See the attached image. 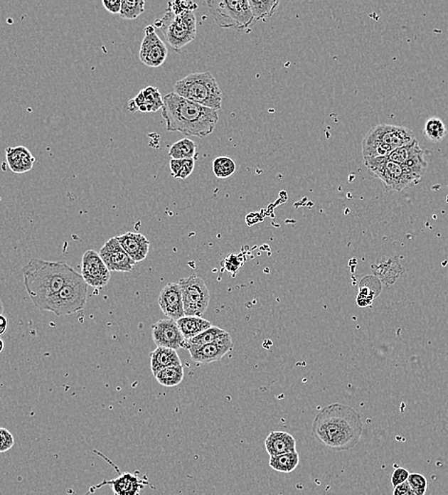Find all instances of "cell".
<instances>
[{
    "mask_svg": "<svg viewBox=\"0 0 448 495\" xmlns=\"http://www.w3.org/2000/svg\"><path fill=\"white\" fill-rule=\"evenodd\" d=\"M313 437L334 451H349L362 438L363 423L360 413L347 405L334 403L321 409L314 418Z\"/></svg>",
    "mask_w": 448,
    "mask_h": 495,
    "instance_id": "1",
    "label": "cell"
},
{
    "mask_svg": "<svg viewBox=\"0 0 448 495\" xmlns=\"http://www.w3.org/2000/svg\"><path fill=\"white\" fill-rule=\"evenodd\" d=\"M161 115L168 132H178L186 137L209 136L218 122V111L198 105L175 92L164 97Z\"/></svg>",
    "mask_w": 448,
    "mask_h": 495,
    "instance_id": "2",
    "label": "cell"
},
{
    "mask_svg": "<svg viewBox=\"0 0 448 495\" xmlns=\"http://www.w3.org/2000/svg\"><path fill=\"white\" fill-rule=\"evenodd\" d=\"M27 294L36 308L60 292L81 275L63 261H46L33 258L22 268Z\"/></svg>",
    "mask_w": 448,
    "mask_h": 495,
    "instance_id": "3",
    "label": "cell"
},
{
    "mask_svg": "<svg viewBox=\"0 0 448 495\" xmlns=\"http://www.w3.org/2000/svg\"><path fill=\"white\" fill-rule=\"evenodd\" d=\"M174 92L206 108L221 109L223 94L217 80L210 72L193 73L178 80L174 86Z\"/></svg>",
    "mask_w": 448,
    "mask_h": 495,
    "instance_id": "4",
    "label": "cell"
},
{
    "mask_svg": "<svg viewBox=\"0 0 448 495\" xmlns=\"http://www.w3.org/2000/svg\"><path fill=\"white\" fill-rule=\"evenodd\" d=\"M161 29L165 41L175 52H179L197 36V18L194 11L174 14L167 10L161 18L154 21Z\"/></svg>",
    "mask_w": 448,
    "mask_h": 495,
    "instance_id": "5",
    "label": "cell"
},
{
    "mask_svg": "<svg viewBox=\"0 0 448 495\" xmlns=\"http://www.w3.org/2000/svg\"><path fill=\"white\" fill-rule=\"evenodd\" d=\"M88 297V285L82 277L75 278L60 292L45 301L39 309L50 312L57 316H71L83 311Z\"/></svg>",
    "mask_w": 448,
    "mask_h": 495,
    "instance_id": "6",
    "label": "cell"
},
{
    "mask_svg": "<svg viewBox=\"0 0 448 495\" xmlns=\"http://www.w3.org/2000/svg\"><path fill=\"white\" fill-rule=\"evenodd\" d=\"M206 4L220 28L242 32L254 24L250 5L246 0H210Z\"/></svg>",
    "mask_w": 448,
    "mask_h": 495,
    "instance_id": "7",
    "label": "cell"
},
{
    "mask_svg": "<svg viewBox=\"0 0 448 495\" xmlns=\"http://www.w3.org/2000/svg\"><path fill=\"white\" fill-rule=\"evenodd\" d=\"M365 165L368 170L383 182L388 191L400 192L411 183L418 182L410 171L402 165L390 161L388 157L365 159Z\"/></svg>",
    "mask_w": 448,
    "mask_h": 495,
    "instance_id": "8",
    "label": "cell"
},
{
    "mask_svg": "<svg viewBox=\"0 0 448 495\" xmlns=\"http://www.w3.org/2000/svg\"><path fill=\"white\" fill-rule=\"evenodd\" d=\"M183 294L184 313L187 316L201 317L209 306L210 294L203 278L197 275L178 281Z\"/></svg>",
    "mask_w": 448,
    "mask_h": 495,
    "instance_id": "9",
    "label": "cell"
},
{
    "mask_svg": "<svg viewBox=\"0 0 448 495\" xmlns=\"http://www.w3.org/2000/svg\"><path fill=\"white\" fill-rule=\"evenodd\" d=\"M81 277L88 286L102 289L111 280V272L103 262L99 252L88 250L84 252L81 261Z\"/></svg>",
    "mask_w": 448,
    "mask_h": 495,
    "instance_id": "10",
    "label": "cell"
},
{
    "mask_svg": "<svg viewBox=\"0 0 448 495\" xmlns=\"http://www.w3.org/2000/svg\"><path fill=\"white\" fill-rule=\"evenodd\" d=\"M144 32L145 36L139 50V59L144 65L159 68L166 61L167 46L156 33L155 27L149 25L145 28Z\"/></svg>",
    "mask_w": 448,
    "mask_h": 495,
    "instance_id": "11",
    "label": "cell"
},
{
    "mask_svg": "<svg viewBox=\"0 0 448 495\" xmlns=\"http://www.w3.org/2000/svg\"><path fill=\"white\" fill-rule=\"evenodd\" d=\"M368 134L393 151L410 145L417 140L415 134L410 129L389 124H379L371 128Z\"/></svg>",
    "mask_w": 448,
    "mask_h": 495,
    "instance_id": "12",
    "label": "cell"
},
{
    "mask_svg": "<svg viewBox=\"0 0 448 495\" xmlns=\"http://www.w3.org/2000/svg\"><path fill=\"white\" fill-rule=\"evenodd\" d=\"M100 255L110 272H130L136 265V262L120 246L117 236L105 242L100 249Z\"/></svg>",
    "mask_w": 448,
    "mask_h": 495,
    "instance_id": "13",
    "label": "cell"
},
{
    "mask_svg": "<svg viewBox=\"0 0 448 495\" xmlns=\"http://www.w3.org/2000/svg\"><path fill=\"white\" fill-rule=\"evenodd\" d=\"M152 337L158 347L178 350L183 348L184 337L178 323L173 319H161L152 326Z\"/></svg>",
    "mask_w": 448,
    "mask_h": 495,
    "instance_id": "14",
    "label": "cell"
},
{
    "mask_svg": "<svg viewBox=\"0 0 448 495\" xmlns=\"http://www.w3.org/2000/svg\"><path fill=\"white\" fill-rule=\"evenodd\" d=\"M159 305L162 313L169 319L176 320L186 316L184 313L183 294L178 283H168L159 295Z\"/></svg>",
    "mask_w": 448,
    "mask_h": 495,
    "instance_id": "15",
    "label": "cell"
},
{
    "mask_svg": "<svg viewBox=\"0 0 448 495\" xmlns=\"http://www.w3.org/2000/svg\"><path fill=\"white\" fill-rule=\"evenodd\" d=\"M189 351L193 361L209 364V363L220 361L224 356L234 350V343L231 337L221 341L211 343L203 346H189Z\"/></svg>",
    "mask_w": 448,
    "mask_h": 495,
    "instance_id": "16",
    "label": "cell"
},
{
    "mask_svg": "<svg viewBox=\"0 0 448 495\" xmlns=\"http://www.w3.org/2000/svg\"><path fill=\"white\" fill-rule=\"evenodd\" d=\"M111 486L114 495H139L145 486L150 485L147 480L142 479L138 475L131 472H123L112 480H105L102 484L93 486L90 492H94L103 486Z\"/></svg>",
    "mask_w": 448,
    "mask_h": 495,
    "instance_id": "17",
    "label": "cell"
},
{
    "mask_svg": "<svg viewBox=\"0 0 448 495\" xmlns=\"http://www.w3.org/2000/svg\"><path fill=\"white\" fill-rule=\"evenodd\" d=\"M120 246L134 262H141L146 258L150 249V242L142 233H126L117 236Z\"/></svg>",
    "mask_w": 448,
    "mask_h": 495,
    "instance_id": "18",
    "label": "cell"
},
{
    "mask_svg": "<svg viewBox=\"0 0 448 495\" xmlns=\"http://www.w3.org/2000/svg\"><path fill=\"white\" fill-rule=\"evenodd\" d=\"M296 440L290 433L271 432L265 440V449L269 457H276L296 451Z\"/></svg>",
    "mask_w": 448,
    "mask_h": 495,
    "instance_id": "19",
    "label": "cell"
},
{
    "mask_svg": "<svg viewBox=\"0 0 448 495\" xmlns=\"http://www.w3.org/2000/svg\"><path fill=\"white\" fill-rule=\"evenodd\" d=\"M6 160L11 171L16 174H24L32 170L35 157L24 146L6 149Z\"/></svg>",
    "mask_w": 448,
    "mask_h": 495,
    "instance_id": "20",
    "label": "cell"
},
{
    "mask_svg": "<svg viewBox=\"0 0 448 495\" xmlns=\"http://www.w3.org/2000/svg\"><path fill=\"white\" fill-rule=\"evenodd\" d=\"M138 111L155 112L164 107V97L156 87L148 86L133 98Z\"/></svg>",
    "mask_w": 448,
    "mask_h": 495,
    "instance_id": "21",
    "label": "cell"
},
{
    "mask_svg": "<svg viewBox=\"0 0 448 495\" xmlns=\"http://www.w3.org/2000/svg\"><path fill=\"white\" fill-rule=\"evenodd\" d=\"M150 356L151 370L154 376L162 368L183 365L178 353L173 348L156 347V350L151 353Z\"/></svg>",
    "mask_w": 448,
    "mask_h": 495,
    "instance_id": "22",
    "label": "cell"
},
{
    "mask_svg": "<svg viewBox=\"0 0 448 495\" xmlns=\"http://www.w3.org/2000/svg\"><path fill=\"white\" fill-rule=\"evenodd\" d=\"M382 292V283L376 277H366L360 284V289L357 298V303L361 308L370 306L376 299L378 295Z\"/></svg>",
    "mask_w": 448,
    "mask_h": 495,
    "instance_id": "23",
    "label": "cell"
},
{
    "mask_svg": "<svg viewBox=\"0 0 448 495\" xmlns=\"http://www.w3.org/2000/svg\"><path fill=\"white\" fill-rule=\"evenodd\" d=\"M176 323H178L179 330H181L186 340L191 339L193 337L198 336V334L208 330L213 326L212 323L209 322L208 320L197 316H186L183 319H178Z\"/></svg>",
    "mask_w": 448,
    "mask_h": 495,
    "instance_id": "24",
    "label": "cell"
},
{
    "mask_svg": "<svg viewBox=\"0 0 448 495\" xmlns=\"http://www.w3.org/2000/svg\"><path fill=\"white\" fill-rule=\"evenodd\" d=\"M230 334L223 329L212 326L208 330L204 331L203 333L198 336L193 337L191 339L184 340L183 348H186L189 346H203L211 344V343L221 341V340L229 339Z\"/></svg>",
    "mask_w": 448,
    "mask_h": 495,
    "instance_id": "25",
    "label": "cell"
},
{
    "mask_svg": "<svg viewBox=\"0 0 448 495\" xmlns=\"http://www.w3.org/2000/svg\"><path fill=\"white\" fill-rule=\"evenodd\" d=\"M299 463V455L297 452L270 457V460H269V466L274 471L284 472V474H290V472L295 471Z\"/></svg>",
    "mask_w": 448,
    "mask_h": 495,
    "instance_id": "26",
    "label": "cell"
},
{
    "mask_svg": "<svg viewBox=\"0 0 448 495\" xmlns=\"http://www.w3.org/2000/svg\"><path fill=\"white\" fill-rule=\"evenodd\" d=\"M252 15L254 18V23L271 18L278 10L279 1L278 0H265V1H257V0H248Z\"/></svg>",
    "mask_w": 448,
    "mask_h": 495,
    "instance_id": "27",
    "label": "cell"
},
{
    "mask_svg": "<svg viewBox=\"0 0 448 495\" xmlns=\"http://www.w3.org/2000/svg\"><path fill=\"white\" fill-rule=\"evenodd\" d=\"M156 381L164 387H175L181 384L184 378V368L183 365L172 366L162 368L155 376Z\"/></svg>",
    "mask_w": 448,
    "mask_h": 495,
    "instance_id": "28",
    "label": "cell"
},
{
    "mask_svg": "<svg viewBox=\"0 0 448 495\" xmlns=\"http://www.w3.org/2000/svg\"><path fill=\"white\" fill-rule=\"evenodd\" d=\"M424 150L420 147L418 140L411 143L410 145L403 146V147L398 148L396 150L391 151L388 156L390 161L396 162L398 164L403 165L413 157L418 154L424 153Z\"/></svg>",
    "mask_w": 448,
    "mask_h": 495,
    "instance_id": "29",
    "label": "cell"
},
{
    "mask_svg": "<svg viewBox=\"0 0 448 495\" xmlns=\"http://www.w3.org/2000/svg\"><path fill=\"white\" fill-rule=\"evenodd\" d=\"M196 144L193 140L183 139L171 146L169 156L173 159H191L196 154Z\"/></svg>",
    "mask_w": 448,
    "mask_h": 495,
    "instance_id": "30",
    "label": "cell"
},
{
    "mask_svg": "<svg viewBox=\"0 0 448 495\" xmlns=\"http://www.w3.org/2000/svg\"><path fill=\"white\" fill-rule=\"evenodd\" d=\"M424 134L430 142L439 143L444 140L447 136V130L442 119L438 117H432L430 118L425 123Z\"/></svg>",
    "mask_w": 448,
    "mask_h": 495,
    "instance_id": "31",
    "label": "cell"
},
{
    "mask_svg": "<svg viewBox=\"0 0 448 495\" xmlns=\"http://www.w3.org/2000/svg\"><path fill=\"white\" fill-rule=\"evenodd\" d=\"M144 0H123L119 16L123 19H136L145 11Z\"/></svg>",
    "mask_w": 448,
    "mask_h": 495,
    "instance_id": "32",
    "label": "cell"
},
{
    "mask_svg": "<svg viewBox=\"0 0 448 495\" xmlns=\"http://www.w3.org/2000/svg\"><path fill=\"white\" fill-rule=\"evenodd\" d=\"M236 163L228 156L217 157L213 162V171L218 179H228L236 171Z\"/></svg>",
    "mask_w": 448,
    "mask_h": 495,
    "instance_id": "33",
    "label": "cell"
},
{
    "mask_svg": "<svg viewBox=\"0 0 448 495\" xmlns=\"http://www.w3.org/2000/svg\"><path fill=\"white\" fill-rule=\"evenodd\" d=\"M407 483L410 484L411 489L414 492V495H425L427 491V479L418 472H413L410 474Z\"/></svg>",
    "mask_w": 448,
    "mask_h": 495,
    "instance_id": "34",
    "label": "cell"
},
{
    "mask_svg": "<svg viewBox=\"0 0 448 495\" xmlns=\"http://www.w3.org/2000/svg\"><path fill=\"white\" fill-rule=\"evenodd\" d=\"M198 5L192 1H174L168 4V11L176 14L186 12V11H194L197 9Z\"/></svg>",
    "mask_w": 448,
    "mask_h": 495,
    "instance_id": "35",
    "label": "cell"
},
{
    "mask_svg": "<svg viewBox=\"0 0 448 495\" xmlns=\"http://www.w3.org/2000/svg\"><path fill=\"white\" fill-rule=\"evenodd\" d=\"M15 445V438L12 433L4 427H0V452L10 451Z\"/></svg>",
    "mask_w": 448,
    "mask_h": 495,
    "instance_id": "36",
    "label": "cell"
},
{
    "mask_svg": "<svg viewBox=\"0 0 448 495\" xmlns=\"http://www.w3.org/2000/svg\"><path fill=\"white\" fill-rule=\"evenodd\" d=\"M410 472H408L407 469H395L391 474V484L393 488L394 486L400 485V484L407 482L408 477H410Z\"/></svg>",
    "mask_w": 448,
    "mask_h": 495,
    "instance_id": "37",
    "label": "cell"
},
{
    "mask_svg": "<svg viewBox=\"0 0 448 495\" xmlns=\"http://www.w3.org/2000/svg\"><path fill=\"white\" fill-rule=\"evenodd\" d=\"M194 169H195V160H194V159H183V164H181V171H179V173L178 174V176H176V179H188V177L190 176H191V174L193 173V171H194Z\"/></svg>",
    "mask_w": 448,
    "mask_h": 495,
    "instance_id": "38",
    "label": "cell"
},
{
    "mask_svg": "<svg viewBox=\"0 0 448 495\" xmlns=\"http://www.w3.org/2000/svg\"><path fill=\"white\" fill-rule=\"evenodd\" d=\"M122 4V0H103L102 1L105 9L112 14H119Z\"/></svg>",
    "mask_w": 448,
    "mask_h": 495,
    "instance_id": "39",
    "label": "cell"
},
{
    "mask_svg": "<svg viewBox=\"0 0 448 495\" xmlns=\"http://www.w3.org/2000/svg\"><path fill=\"white\" fill-rule=\"evenodd\" d=\"M393 495H414V492L407 481V482L394 486Z\"/></svg>",
    "mask_w": 448,
    "mask_h": 495,
    "instance_id": "40",
    "label": "cell"
},
{
    "mask_svg": "<svg viewBox=\"0 0 448 495\" xmlns=\"http://www.w3.org/2000/svg\"><path fill=\"white\" fill-rule=\"evenodd\" d=\"M181 164H183V159H172L170 161L171 173H172V176L175 179H176L179 171H181Z\"/></svg>",
    "mask_w": 448,
    "mask_h": 495,
    "instance_id": "41",
    "label": "cell"
},
{
    "mask_svg": "<svg viewBox=\"0 0 448 495\" xmlns=\"http://www.w3.org/2000/svg\"><path fill=\"white\" fill-rule=\"evenodd\" d=\"M8 328V320L4 314H0V336H4Z\"/></svg>",
    "mask_w": 448,
    "mask_h": 495,
    "instance_id": "42",
    "label": "cell"
},
{
    "mask_svg": "<svg viewBox=\"0 0 448 495\" xmlns=\"http://www.w3.org/2000/svg\"><path fill=\"white\" fill-rule=\"evenodd\" d=\"M128 110L131 112H136L137 111H138V109H137L136 104H134V100H131L130 101H129Z\"/></svg>",
    "mask_w": 448,
    "mask_h": 495,
    "instance_id": "43",
    "label": "cell"
},
{
    "mask_svg": "<svg viewBox=\"0 0 448 495\" xmlns=\"http://www.w3.org/2000/svg\"><path fill=\"white\" fill-rule=\"evenodd\" d=\"M4 350V341L1 339H0V353H2V351Z\"/></svg>",
    "mask_w": 448,
    "mask_h": 495,
    "instance_id": "44",
    "label": "cell"
},
{
    "mask_svg": "<svg viewBox=\"0 0 448 495\" xmlns=\"http://www.w3.org/2000/svg\"><path fill=\"white\" fill-rule=\"evenodd\" d=\"M4 302H2V300L0 299V314H4Z\"/></svg>",
    "mask_w": 448,
    "mask_h": 495,
    "instance_id": "45",
    "label": "cell"
}]
</instances>
